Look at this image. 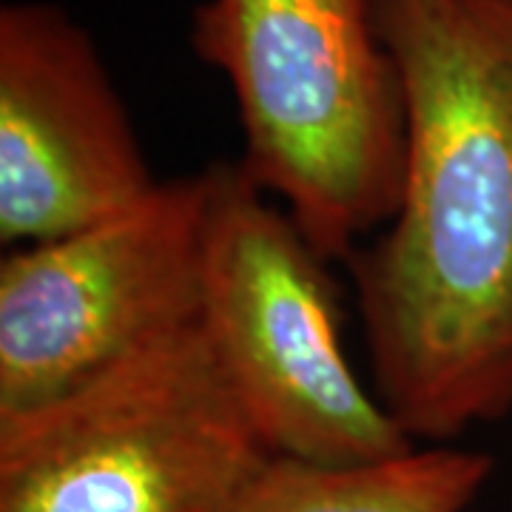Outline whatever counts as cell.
I'll list each match as a JSON object with an SVG mask.
<instances>
[{
  "mask_svg": "<svg viewBox=\"0 0 512 512\" xmlns=\"http://www.w3.org/2000/svg\"><path fill=\"white\" fill-rule=\"evenodd\" d=\"M510 512H512V507H510Z\"/></svg>",
  "mask_w": 512,
  "mask_h": 512,
  "instance_id": "ba28073f",
  "label": "cell"
},
{
  "mask_svg": "<svg viewBox=\"0 0 512 512\" xmlns=\"http://www.w3.org/2000/svg\"><path fill=\"white\" fill-rule=\"evenodd\" d=\"M89 32L63 9H0V242L20 248L131 211L157 185Z\"/></svg>",
  "mask_w": 512,
  "mask_h": 512,
  "instance_id": "8992f818",
  "label": "cell"
},
{
  "mask_svg": "<svg viewBox=\"0 0 512 512\" xmlns=\"http://www.w3.org/2000/svg\"><path fill=\"white\" fill-rule=\"evenodd\" d=\"M493 473L490 453L453 444L359 464L271 456L231 512H470Z\"/></svg>",
  "mask_w": 512,
  "mask_h": 512,
  "instance_id": "52a82bcc",
  "label": "cell"
},
{
  "mask_svg": "<svg viewBox=\"0 0 512 512\" xmlns=\"http://www.w3.org/2000/svg\"><path fill=\"white\" fill-rule=\"evenodd\" d=\"M271 458L202 319L0 419V512H231Z\"/></svg>",
  "mask_w": 512,
  "mask_h": 512,
  "instance_id": "3957f363",
  "label": "cell"
},
{
  "mask_svg": "<svg viewBox=\"0 0 512 512\" xmlns=\"http://www.w3.org/2000/svg\"><path fill=\"white\" fill-rule=\"evenodd\" d=\"M194 52L228 80L239 168L345 262L396 211L404 92L379 0H202Z\"/></svg>",
  "mask_w": 512,
  "mask_h": 512,
  "instance_id": "7a4b0ae2",
  "label": "cell"
},
{
  "mask_svg": "<svg viewBox=\"0 0 512 512\" xmlns=\"http://www.w3.org/2000/svg\"><path fill=\"white\" fill-rule=\"evenodd\" d=\"M202 328L271 456L359 464L416 441L353 370L328 259L237 163L208 165Z\"/></svg>",
  "mask_w": 512,
  "mask_h": 512,
  "instance_id": "277c9868",
  "label": "cell"
},
{
  "mask_svg": "<svg viewBox=\"0 0 512 512\" xmlns=\"http://www.w3.org/2000/svg\"><path fill=\"white\" fill-rule=\"evenodd\" d=\"M402 188L345 259L373 387L416 444L512 413V0H379Z\"/></svg>",
  "mask_w": 512,
  "mask_h": 512,
  "instance_id": "6da1fadb",
  "label": "cell"
},
{
  "mask_svg": "<svg viewBox=\"0 0 512 512\" xmlns=\"http://www.w3.org/2000/svg\"><path fill=\"white\" fill-rule=\"evenodd\" d=\"M208 168L131 211L0 262V419L29 413L202 319Z\"/></svg>",
  "mask_w": 512,
  "mask_h": 512,
  "instance_id": "5b68a950",
  "label": "cell"
}]
</instances>
